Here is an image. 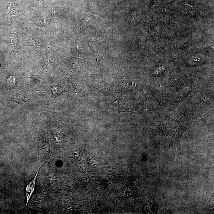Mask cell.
<instances>
[{"label": "cell", "instance_id": "cell-1", "mask_svg": "<svg viewBox=\"0 0 214 214\" xmlns=\"http://www.w3.org/2000/svg\"><path fill=\"white\" fill-rule=\"evenodd\" d=\"M44 164H43L41 166L39 167V169H38L37 171L35 176H34L33 179L31 180V182H30L29 183L27 184V185H26V200H27V202H26V206H27V204L29 202V200L30 199L32 195L34 192V188H35V184L37 182V176L38 173L39 172V171L41 168L43 166Z\"/></svg>", "mask_w": 214, "mask_h": 214}]
</instances>
